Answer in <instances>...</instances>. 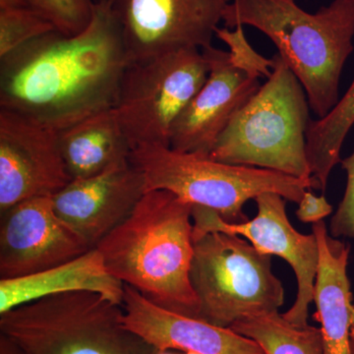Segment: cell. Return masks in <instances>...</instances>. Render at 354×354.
<instances>
[{"label": "cell", "mask_w": 354, "mask_h": 354, "mask_svg": "<svg viewBox=\"0 0 354 354\" xmlns=\"http://www.w3.org/2000/svg\"><path fill=\"white\" fill-rule=\"evenodd\" d=\"M129 64L111 6L95 3L82 32H50L0 58V109L64 131L114 109Z\"/></svg>", "instance_id": "6da1fadb"}, {"label": "cell", "mask_w": 354, "mask_h": 354, "mask_svg": "<svg viewBox=\"0 0 354 354\" xmlns=\"http://www.w3.org/2000/svg\"><path fill=\"white\" fill-rule=\"evenodd\" d=\"M192 209L169 191H146L127 220L95 248L123 285L158 306L198 318L199 301L190 279Z\"/></svg>", "instance_id": "7a4b0ae2"}, {"label": "cell", "mask_w": 354, "mask_h": 354, "mask_svg": "<svg viewBox=\"0 0 354 354\" xmlns=\"http://www.w3.org/2000/svg\"><path fill=\"white\" fill-rule=\"evenodd\" d=\"M225 27L251 26L276 44L318 120L339 101V81L353 51L354 0H333L309 13L295 0H232Z\"/></svg>", "instance_id": "3957f363"}, {"label": "cell", "mask_w": 354, "mask_h": 354, "mask_svg": "<svg viewBox=\"0 0 354 354\" xmlns=\"http://www.w3.org/2000/svg\"><path fill=\"white\" fill-rule=\"evenodd\" d=\"M272 60L271 76L235 113L209 158L312 180L306 152L308 99L281 55Z\"/></svg>", "instance_id": "277c9868"}, {"label": "cell", "mask_w": 354, "mask_h": 354, "mask_svg": "<svg viewBox=\"0 0 354 354\" xmlns=\"http://www.w3.org/2000/svg\"><path fill=\"white\" fill-rule=\"evenodd\" d=\"M129 160L143 176L146 191H169L192 206L213 209L230 223L247 221L244 205L263 193H277L298 204L305 191L317 188L313 179L225 164L162 144L134 147Z\"/></svg>", "instance_id": "5b68a950"}, {"label": "cell", "mask_w": 354, "mask_h": 354, "mask_svg": "<svg viewBox=\"0 0 354 354\" xmlns=\"http://www.w3.org/2000/svg\"><path fill=\"white\" fill-rule=\"evenodd\" d=\"M122 307L88 291L64 293L0 315V334L26 354H156L122 320Z\"/></svg>", "instance_id": "8992f818"}, {"label": "cell", "mask_w": 354, "mask_h": 354, "mask_svg": "<svg viewBox=\"0 0 354 354\" xmlns=\"http://www.w3.org/2000/svg\"><path fill=\"white\" fill-rule=\"evenodd\" d=\"M190 279L199 301L198 318L220 327L279 312L285 302L271 256L236 234L211 232L194 237Z\"/></svg>", "instance_id": "52a82bcc"}, {"label": "cell", "mask_w": 354, "mask_h": 354, "mask_svg": "<svg viewBox=\"0 0 354 354\" xmlns=\"http://www.w3.org/2000/svg\"><path fill=\"white\" fill-rule=\"evenodd\" d=\"M209 72L208 58L196 48L130 64L113 109L132 149L143 144L169 146L174 122Z\"/></svg>", "instance_id": "ba28073f"}, {"label": "cell", "mask_w": 354, "mask_h": 354, "mask_svg": "<svg viewBox=\"0 0 354 354\" xmlns=\"http://www.w3.org/2000/svg\"><path fill=\"white\" fill-rule=\"evenodd\" d=\"M230 0H113L130 64L183 50H205Z\"/></svg>", "instance_id": "9c48e42d"}, {"label": "cell", "mask_w": 354, "mask_h": 354, "mask_svg": "<svg viewBox=\"0 0 354 354\" xmlns=\"http://www.w3.org/2000/svg\"><path fill=\"white\" fill-rule=\"evenodd\" d=\"M257 215L252 220L230 223L216 212L193 206V239L211 232H227L244 237L260 253L278 256L290 264L297 281L295 304L283 314L297 327L308 325V310L314 302L319 264L315 234H302L291 225L286 215V199L277 193H263L255 199Z\"/></svg>", "instance_id": "30bf717a"}, {"label": "cell", "mask_w": 354, "mask_h": 354, "mask_svg": "<svg viewBox=\"0 0 354 354\" xmlns=\"http://www.w3.org/2000/svg\"><path fill=\"white\" fill-rule=\"evenodd\" d=\"M71 181L59 133L0 109V214L25 200L55 196Z\"/></svg>", "instance_id": "8fae6325"}, {"label": "cell", "mask_w": 354, "mask_h": 354, "mask_svg": "<svg viewBox=\"0 0 354 354\" xmlns=\"http://www.w3.org/2000/svg\"><path fill=\"white\" fill-rule=\"evenodd\" d=\"M0 216V279L44 271L91 250L57 216L53 197L25 200Z\"/></svg>", "instance_id": "7c38bea8"}, {"label": "cell", "mask_w": 354, "mask_h": 354, "mask_svg": "<svg viewBox=\"0 0 354 354\" xmlns=\"http://www.w3.org/2000/svg\"><path fill=\"white\" fill-rule=\"evenodd\" d=\"M202 51L209 60L208 78L174 122L169 147L209 157L235 113L259 90L260 82L235 68L227 51L213 46Z\"/></svg>", "instance_id": "4fadbf2b"}, {"label": "cell", "mask_w": 354, "mask_h": 354, "mask_svg": "<svg viewBox=\"0 0 354 354\" xmlns=\"http://www.w3.org/2000/svg\"><path fill=\"white\" fill-rule=\"evenodd\" d=\"M146 192L143 176L130 162L72 180L53 196L57 216L91 249L132 213Z\"/></svg>", "instance_id": "5bb4252c"}, {"label": "cell", "mask_w": 354, "mask_h": 354, "mask_svg": "<svg viewBox=\"0 0 354 354\" xmlns=\"http://www.w3.org/2000/svg\"><path fill=\"white\" fill-rule=\"evenodd\" d=\"M122 320L158 351L198 354H266L257 342L227 327L158 306L124 285Z\"/></svg>", "instance_id": "9a60e30c"}, {"label": "cell", "mask_w": 354, "mask_h": 354, "mask_svg": "<svg viewBox=\"0 0 354 354\" xmlns=\"http://www.w3.org/2000/svg\"><path fill=\"white\" fill-rule=\"evenodd\" d=\"M319 247L314 302L322 333L323 354H353L348 266L351 246L330 235L323 221L312 225Z\"/></svg>", "instance_id": "2e32d148"}, {"label": "cell", "mask_w": 354, "mask_h": 354, "mask_svg": "<svg viewBox=\"0 0 354 354\" xmlns=\"http://www.w3.org/2000/svg\"><path fill=\"white\" fill-rule=\"evenodd\" d=\"M88 291L122 304L124 285L113 277L97 248L44 271L0 279V315L21 305L64 293Z\"/></svg>", "instance_id": "e0dca14e"}, {"label": "cell", "mask_w": 354, "mask_h": 354, "mask_svg": "<svg viewBox=\"0 0 354 354\" xmlns=\"http://www.w3.org/2000/svg\"><path fill=\"white\" fill-rule=\"evenodd\" d=\"M59 142L72 180L97 176L127 162L132 151L113 109L59 132Z\"/></svg>", "instance_id": "ac0fdd59"}, {"label": "cell", "mask_w": 354, "mask_h": 354, "mask_svg": "<svg viewBox=\"0 0 354 354\" xmlns=\"http://www.w3.org/2000/svg\"><path fill=\"white\" fill-rule=\"evenodd\" d=\"M354 125V80L328 115L310 120L306 131L307 158L317 189L325 191L330 172L341 162V151Z\"/></svg>", "instance_id": "d6986e66"}, {"label": "cell", "mask_w": 354, "mask_h": 354, "mask_svg": "<svg viewBox=\"0 0 354 354\" xmlns=\"http://www.w3.org/2000/svg\"><path fill=\"white\" fill-rule=\"evenodd\" d=\"M230 328L257 342L266 354H323L320 328L297 327L279 312L242 319Z\"/></svg>", "instance_id": "ffe728a7"}, {"label": "cell", "mask_w": 354, "mask_h": 354, "mask_svg": "<svg viewBox=\"0 0 354 354\" xmlns=\"http://www.w3.org/2000/svg\"><path fill=\"white\" fill-rule=\"evenodd\" d=\"M53 31L55 25L34 9H0V58Z\"/></svg>", "instance_id": "44dd1931"}, {"label": "cell", "mask_w": 354, "mask_h": 354, "mask_svg": "<svg viewBox=\"0 0 354 354\" xmlns=\"http://www.w3.org/2000/svg\"><path fill=\"white\" fill-rule=\"evenodd\" d=\"M35 11L67 36L82 32L94 15L95 0H27Z\"/></svg>", "instance_id": "7402d4cb"}, {"label": "cell", "mask_w": 354, "mask_h": 354, "mask_svg": "<svg viewBox=\"0 0 354 354\" xmlns=\"http://www.w3.org/2000/svg\"><path fill=\"white\" fill-rule=\"evenodd\" d=\"M216 37L227 44L230 48V62L235 68L256 78H260L261 76L269 78L271 76L274 60L272 58L268 59L254 50L250 44L247 41L242 26L235 27L234 30L218 28Z\"/></svg>", "instance_id": "603a6c76"}, {"label": "cell", "mask_w": 354, "mask_h": 354, "mask_svg": "<svg viewBox=\"0 0 354 354\" xmlns=\"http://www.w3.org/2000/svg\"><path fill=\"white\" fill-rule=\"evenodd\" d=\"M346 171V191L330 223V234L335 239H354V151L341 160Z\"/></svg>", "instance_id": "cb8c5ba5"}, {"label": "cell", "mask_w": 354, "mask_h": 354, "mask_svg": "<svg viewBox=\"0 0 354 354\" xmlns=\"http://www.w3.org/2000/svg\"><path fill=\"white\" fill-rule=\"evenodd\" d=\"M298 205V220L305 223H319L333 213V206L325 196H316L310 190L305 191L304 197Z\"/></svg>", "instance_id": "d4e9b609"}, {"label": "cell", "mask_w": 354, "mask_h": 354, "mask_svg": "<svg viewBox=\"0 0 354 354\" xmlns=\"http://www.w3.org/2000/svg\"><path fill=\"white\" fill-rule=\"evenodd\" d=\"M0 354H26L18 344L6 335L0 334Z\"/></svg>", "instance_id": "484cf974"}, {"label": "cell", "mask_w": 354, "mask_h": 354, "mask_svg": "<svg viewBox=\"0 0 354 354\" xmlns=\"http://www.w3.org/2000/svg\"><path fill=\"white\" fill-rule=\"evenodd\" d=\"M12 8H31V7L28 4L27 0H0V9Z\"/></svg>", "instance_id": "4316f807"}, {"label": "cell", "mask_w": 354, "mask_h": 354, "mask_svg": "<svg viewBox=\"0 0 354 354\" xmlns=\"http://www.w3.org/2000/svg\"><path fill=\"white\" fill-rule=\"evenodd\" d=\"M351 341L354 342V305L353 304L351 305Z\"/></svg>", "instance_id": "83f0119b"}, {"label": "cell", "mask_w": 354, "mask_h": 354, "mask_svg": "<svg viewBox=\"0 0 354 354\" xmlns=\"http://www.w3.org/2000/svg\"><path fill=\"white\" fill-rule=\"evenodd\" d=\"M95 3L106 4V6H111L113 4V0H95Z\"/></svg>", "instance_id": "f1b7e54d"}, {"label": "cell", "mask_w": 354, "mask_h": 354, "mask_svg": "<svg viewBox=\"0 0 354 354\" xmlns=\"http://www.w3.org/2000/svg\"><path fill=\"white\" fill-rule=\"evenodd\" d=\"M156 354H179V353H171V351H158Z\"/></svg>", "instance_id": "f546056e"}, {"label": "cell", "mask_w": 354, "mask_h": 354, "mask_svg": "<svg viewBox=\"0 0 354 354\" xmlns=\"http://www.w3.org/2000/svg\"><path fill=\"white\" fill-rule=\"evenodd\" d=\"M351 349H353V354H354V342L351 341Z\"/></svg>", "instance_id": "4dcf8cb0"}, {"label": "cell", "mask_w": 354, "mask_h": 354, "mask_svg": "<svg viewBox=\"0 0 354 354\" xmlns=\"http://www.w3.org/2000/svg\"><path fill=\"white\" fill-rule=\"evenodd\" d=\"M183 354H198V353H191V351H188V353H184Z\"/></svg>", "instance_id": "1f68e13d"}]
</instances>
